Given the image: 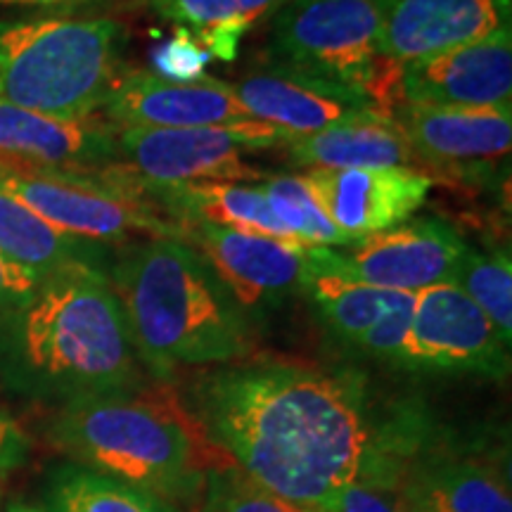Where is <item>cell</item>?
<instances>
[{"mask_svg":"<svg viewBox=\"0 0 512 512\" xmlns=\"http://www.w3.org/2000/svg\"><path fill=\"white\" fill-rule=\"evenodd\" d=\"M181 399L245 475L306 512H325L427 434L425 415L411 403L384 411L356 370L299 358L254 354L197 370Z\"/></svg>","mask_w":512,"mask_h":512,"instance_id":"1","label":"cell"},{"mask_svg":"<svg viewBox=\"0 0 512 512\" xmlns=\"http://www.w3.org/2000/svg\"><path fill=\"white\" fill-rule=\"evenodd\" d=\"M155 382L133 347L107 273L69 266L0 313V384L62 408Z\"/></svg>","mask_w":512,"mask_h":512,"instance_id":"2","label":"cell"},{"mask_svg":"<svg viewBox=\"0 0 512 512\" xmlns=\"http://www.w3.org/2000/svg\"><path fill=\"white\" fill-rule=\"evenodd\" d=\"M145 373L171 384L256 354V323L181 238L133 242L107 268Z\"/></svg>","mask_w":512,"mask_h":512,"instance_id":"3","label":"cell"},{"mask_svg":"<svg viewBox=\"0 0 512 512\" xmlns=\"http://www.w3.org/2000/svg\"><path fill=\"white\" fill-rule=\"evenodd\" d=\"M46 437L74 465L188 508L209 472L233 463L164 382L55 408Z\"/></svg>","mask_w":512,"mask_h":512,"instance_id":"4","label":"cell"},{"mask_svg":"<svg viewBox=\"0 0 512 512\" xmlns=\"http://www.w3.org/2000/svg\"><path fill=\"white\" fill-rule=\"evenodd\" d=\"M128 29L114 17L0 19V102L60 119L102 112L124 74Z\"/></svg>","mask_w":512,"mask_h":512,"instance_id":"5","label":"cell"},{"mask_svg":"<svg viewBox=\"0 0 512 512\" xmlns=\"http://www.w3.org/2000/svg\"><path fill=\"white\" fill-rule=\"evenodd\" d=\"M0 188L74 238L119 245L131 238H181V223L140 190L121 164L100 171H43L0 162Z\"/></svg>","mask_w":512,"mask_h":512,"instance_id":"6","label":"cell"},{"mask_svg":"<svg viewBox=\"0 0 512 512\" xmlns=\"http://www.w3.org/2000/svg\"><path fill=\"white\" fill-rule=\"evenodd\" d=\"M290 138L256 119L204 128H117L121 169L150 197L195 183H259L264 174L247 162L249 152L283 147Z\"/></svg>","mask_w":512,"mask_h":512,"instance_id":"7","label":"cell"},{"mask_svg":"<svg viewBox=\"0 0 512 512\" xmlns=\"http://www.w3.org/2000/svg\"><path fill=\"white\" fill-rule=\"evenodd\" d=\"M264 60L377 102L382 57L373 0H287L268 17Z\"/></svg>","mask_w":512,"mask_h":512,"instance_id":"8","label":"cell"},{"mask_svg":"<svg viewBox=\"0 0 512 512\" xmlns=\"http://www.w3.org/2000/svg\"><path fill=\"white\" fill-rule=\"evenodd\" d=\"M401 368L505 380L510 373V344L503 342L484 311L448 280L415 294Z\"/></svg>","mask_w":512,"mask_h":512,"instance_id":"9","label":"cell"},{"mask_svg":"<svg viewBox=\"0 0 512 512\" xmlns=\"http://www.w3.org/2000/svg\"><path fill=\"white\" fill-rule=\"evenodd\" d=\"M465 245L467 240L451 223L422 216L344 247H318V256L361 283L418 294L453 280Z\"/></svg>","mask_w":512,"mask_h":512,"instance_id":"10","label":"cell"},{"mask_svg":"<svg viewBox=\"0 0 512 512\" xmlns=\"http://www.w3.org/2000/svg\"><path fill=\"white\" fill-rule=\"evenodd\" d=\"M392 121L411 147L415 162L460 181L486 183L505 169L512 152V107L448 110L399 102Z\"/></svg>","mask_w":512,"mask_h":512,"instance_id":"11","label":"cell"},{"mask_svg":"<svg viewBox=\"0 0 512 512\" xmlns=\"http://www.w3.org/2000/svg\"><path fill=\"white\" fill-rule=\"evenodd\" d=\"M181 240L197 249L230 297L252 318L302 294L309 247L211 223H181Z\"/></svg>","mask_w":512,"mask_h":512,"instance_id":"12","label":"cell"},{"mask_svg":"<svg viewBox=\"0 0 512 512\" xmlns=\"http://www.w3.org/2000/svg\"><path fill=\"white\" fill-rule=\"evenodd\" d=\"M401 102L448 110L512 107V27L401 64Z\"/></svg>","mask_w":512,"mask_h":512,"instance_id":"13","label":"cell"},{"mask_svg":"<svg viewBox=\"0 0 512 512\" xmlns=\"http://www.w3.org/2000/svg\"><path fill=\"white\" fill-rule=\"evenodd\" d=\"M318 204L349 242L411 221L434 181L413 166L304 171Z\"/></svg>","mask_w":512,"mask_h":512,"instance_id":"14","label":"cell"},{"mask_svg":"<svg viewBox=\"0 0 512 512\" xmlns=\"http://www.w3.org/2000/svg\"><path fill=\"white\" fill-rule=\"evenodd\" d=\"M102 114L117 128H204L252 119L228 81L207 74L174 79L147 69L121 74Z\"/></svg>","mask_w":512,"mask_h":512,"instance_id":"15","label":"cell"},{"mask_svg":"<svg viewBox=\"0 0 512 512\" xmlns=\"http://www.w3.org/2000/svg\"><path fill=\"white\" fill-rule=\"evenodd\" d=\"M377 53L406 64L512 27V0H373Z\"/></svg>","mask_w":512,"mask_h":512,"instance_id":"16","label":"cell"},{"mask_svg":"<svg viewBox=\"0 0 512 512\" xmlns=\"http://www.w3.org/2000/svg\"><path fill=\"white\" fill-rule=\"evenodd\" d=\"M230 88L247 117L292 138L311 136L342 119L377 110V102L366 95L268 60L247 69Z\"/></svg>","mask_w":512,"mask_h":512,"instance_id":"17","label":"cell"},{"mask_svg":"<svg viewBox=\"0 0 512 512\" xmlns=\"http://www.w3.org/2000/svg\"><path fill=\"white\" fill-rule=\"evenodd\" d=\"M0 162L43 171H100L121 162L110 121L60 119L0 102Z\"/></svg>","mask_w":512,"mask_h":512,"instance_id":"18","label":"cell"},{"mask_svg":"<svg viewBox=\"0 0 512 512\" xmlns=\"http://www.w3.org/2000/svg\"><path fill=\"white\" fill-rule=\"evenodd\" d=\"M399 486L408 512H512L508 477L494 463L427 451L425 439L403 460Z\"/></svg>","mask_w":512,"mask_h":512,"instance_id":"19","label":"cell"},{"mask_svg":"<svg viewBox=\"0 0 512 512\" xmlns=\"http://www.w3.org/2000/svg\"><path fill=\"white\" fill-rule=\"evenodd\" d=\"M302 169H380L413 166L415 157L389 112L368 110L280 147Z\"/></svg>","mask_w":512,"mask_h":512,"instance_id":"20","label":"cell"},{"mask_svg":"<svg viewBox=\"0 0 512 512\" xmlns=\"http://www.w3.org/2000/svg\"><path fill=\"white\" fill-rule=\"evenodd\" d=\"M0 254L36 280L79 264L107 273L112 264L110 245L62 233L3 188H0Z\"/></svg>","mask_w":512,"mask_h":512,"instance_id":"21","label":"cell"},{"mask_svg":"<svg viewBox=\"0 0 512 512\" xmlns=\"http://www.w3.org/2000/svg\"><path fill=\"white\" fill-rule=\"evenodd\" d=\"M152 197L178 223H211L299 245L268 207L266 195L256 183H195L157 190Z\"/></svg>","mask_w":512,"mask_h":512,"instance_id":"22","label":"cell"},{"mask_svg":"<svg viewBox=\"0 0 512 512\" xmlns=\"http://www.w3.org/2000/svg\"><path fill=\"white\" fill-rule=\"evenodd\" d=\"M302 294L311 299L332 335L351 347H358L377 320L413 297L408 292H392L361 283L337 271L320 259L318 247H309V268L304 275Z\"/></svg>","mask_w":512,"mask_h":512,"instance_id":"23","label":"cell"},{"mask_svg":"<svg viewBox=\"0 0 512 512\" xmlns=\"http://www.w3.org/2000/svg\"><path fill=\"white\" fill-rule=\"evenodd\" d=\"M287 0H145L157 17L192 31L221 57H233L245 31Z\"/></svg>","mask_w":512,"mask_h":512,"instance_id":"24","label":"cell"},{"mask_svg":"<svg viewBox=\"0 0 512 512\" xmlns=\"http://www.w3.org/2000/svg\"><path fill=\"white\" fill-rule=\"evenodd\" d=\"M48 501L50 512H181L150 491L74 463L50 477Z\"/></svg>","mask_w":512,"mask_h":512,"instance_id":"25","label":"cell"},{"mask_svg":"<svg viewBox=\"0 0 512 512\" xmlns=\"http://www.w3.org/2000/svg\"><path fill=\"white\" fill-rule=\"evenodd\" d=\"M451 283L475 302L505 344H512V256L510 245L477 247L467 242Z\"/></svg>","mask_w":512,"mask_h":512,"instance_id":"26","label":"cell"},{"mask_svg":"<svg viewBox=\"0 0 512 512\" xmlns=\"http://www.w3.org/2000/svg\"><path fill=\"white\" fill-rule=\"evenodd\" d=\"M256 185L266 195L268 207L278 216V221L302 247L337 249L349 245V240L325 216L304 174L264 176Z\"/></svg>","mask_w":512,"mask_h":512,"instance_id":"27","label":"cell"},{"mask_svg":"<svg viewBox=\"0 0 512 512\" xmlns=\"http://www.w3.org/2000/svg\"><path fill=\"white\" fill-rule=\"evenodd\" d=\"M195 512H306L254 482L238 465L230 463L211 470L197 496Z\"/></svg>","mask_w":512,"mask_h":512,"instance_id":"28","label":"cell"},{"mask_svg":"<svg viewBox=\"0 0 512 512\" xmlns=\"http://www.w3.org/2000/svg\"><path fill=\"white\" fill-rule=\"evenodd\" d=\"M406 456L370 467L366 475L344 486L325 512H408L399 486L401 465Z\"/></svg>","mask_w":512,"mask_h":512,"instance_id":"29","label":"cell"},{"mask_svg":"<svg viewBox=\"0 0 512 512\" xmlns=\"http://www.w3.org/2000/svg\"><path fill=\"white\" fill-rule=\"evenodd\" d=\"M413 302L411 299L396 306L382 316L377 323L366 332V337L358 342L356 349H361L363 354H368L375 361L389 363V366H403V356H406V342H408V330H411V316H413Z\"/></svg>","mask_w":512,"mask_h":512,"instance_id":"30","label":"cell"},{"mask_svg":"<svg viewBox=\"0 0 512 512\" xmlns=\"http://www.w3.org/2000/svg\"><path fill=\"white\" fill-rule=\"evenodd\" d=\"M29 446L27 432L19 427V422L0 411V472H10L27 463Z\"/></svg>","mask_w":512,"mask_h":512,"instance_id":"31","label":"cell"},{"mask_svg":"<svg viewBox=\"0 0 512 512\" xmlns=\"http://www.w3.org/2000/svg\"><path fill=\"white\" fill-rule=\"evenodd\" d=\"M41 280L31 278L22 268L10 264L3 254H0V313L12 309V306L24 302L31 292L36 290Z\"/></svg>","mask_w":512,"mask_h":512,"instance_id":"32","label":"cell"},{"mask_svg":"<svg viewBox=\"0 0 512 512\" xmlns=\"http://www.w3.org/2000/svg\"><path fill=\"white\" fill-rule=\"evenodd\" d=\"M72 3V0H0V10L15 8H53V5Z\"/></svg>","mask_w":512,"mask_h":512,"instance_id":"33","label":"cell"},{"mask_svg":"<svg viewBox=\"0 0 512 512\" xmlns=\"http://www.w3.org/2000/svg\"><path fill=\"white\" fill-rule=\"evenodd\" d=\"M5 512H41L36 508V505H29V503H12L8 505V510Z\"/></svg>","mask_w":512,"mask_h":512,"instance_id":"34","label":"cell"}]
</instances>
